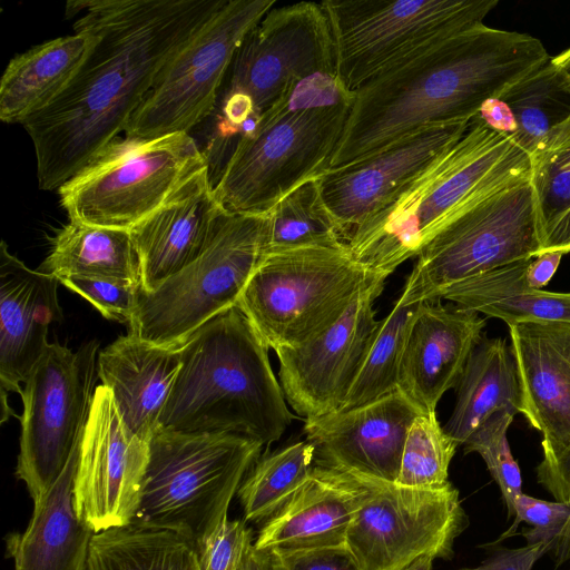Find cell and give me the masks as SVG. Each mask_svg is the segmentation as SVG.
<instances>
[{
	"label": "cell",
	"mask_w": 570,
	"mask_h": 570,
	"mask_svg": "<svg viewBox=\"0 0 570 570\" xmlns=\"http://www.w3.org/2000/svg\"><path fill=\"white\" fill-rule=\"evenodd\" d=\"M541 250L529 180L494 191L458 215L419 254L401 298L412 304Z\"/></svg>",
	"instance_id": "cell-12"
},
{
	"label": "cell",
	"mask_w": 570,
	"mask_h": 570,
	"mask_svg": "<svg viewBox=\"0 0 570 570\" xmlns=\"http://www.w3.org/2000/svg\"><path fill=\"white\" fill-rule=\"evenodd\" d=\"M262 448L243 434L158 428L149 441L132 523L175 531L198 544L227 518L229 503Z\"/></svg>",
	"instance_id": "cell-6"
},
{
	"label": "cell",
	"mask_w": 570,
	"mask_h": 570,
	"mask_svg": "<svg viewBox=\"0 0 570 570\" xmlns=\"http://www.w3.org/2000/svg\"><path fill=\"white\" fill-rule=\"evenodd\" d=\"M73 29V35L36 45L9 61L0 81L1 121L22 125L65 90L95 41L87 28Z\"/></svg>",
	"instance_id": "cell-28"
},
{
	"label": "cell",
	"mask_w": 570,
	"mask_h": 570,
	"mask_svg": "<svg viewBox=\"0 0 570 570\" xmlns=\"http://www.w3.org/2000/svg\"><path fill=\"white\" fill-rule=\"evenodd\" d=\"M275 0H226L173 55L130 118L125 136L155 139L191 130L216 108L234 55Z\"/></svg>",
	"instance_id": "cell-13"
},
{
	"label": "cell",
	"mask_w": 570,
	"mask_h": 570,
	"mask_svg": "<svg viewBox=\"0 0 570 570\" xmlns=\"http://www.w3.org/2000/svg\"><path fill=\"white\" fill-rule=\"evenodd\" d=\"M149 458V443L122 421L110 391L97 385L80 444L75 504L95 532L134 522Z\"/></svg>",
	"instance_id": "cell-16"
},
{
	"label": "cell",
	"mask_w": 570,
	"mask_h": 570,
	"mask_svg": "<svg viewBox=\"0 0 570 570\" xmlns=\"http://www.w3.org/2000/svg\"><path fill=\"white\" fill-rule=\"evenodd\" d=\"M552 548L551 543L542 542L520 548L494 544L491 553L480 566L456 570H532L534 563Z\"/></svg>",
	"instance_id": "cell-43"
},
{
	"label": "cell",
	"mask_w": 570,
	"mask_h": 570,
	"mask_svg": "<svg viewBox=\"0 0 570 570\" xmlns=\"http://www.w3.org/2000/svg\"><path fill=\"white\" fill-rule=\"evenodd\" d=\"M552 60L556 65H558L570 78V48L562 51L556 57H552Z\"/></svg>",
	"instance_id": "cell-49"
},
{
	"label": "cell",
	"mask_w": 570,
	"mask_h": 570,
	"mask_svg": "<svg viewBox=\"0 0 570 570\" xmlns=\"http://www.w3.org/2000/svg\"><path fill=\"white\" fill-rule=\"evenodd\" d=\"M380 277L362 289L344 314L314 340L275 351L285 399L298 415L320 417L340 411L373 342L381 320L374 302Z\"/></svg>",
	"instance_id": "cell-17"
},
{
	"label": "cell",
	"mask_w": 570,
	"mask_h": 570,
	"mask_svg": "<svg viewBox=\"0 0 570 570\" xmlns=\"http://www.w3.org/2000/svg\"><path fill=\"white\" fill-rule=\"evenodd\" d=\"M265 553L271 570H365L346 546Z\"/></svg>",
	"instance_id": "cell-42"
},
{
	"label": "cell",
	"mask_w": 570,
	"mask_h": 570,
	"mask_svg": "<svg viewBox=\"0 0 570 570\" xmlns=\"http://www.w3.org/2000/svg\"><path fill=\"white\" fill-rule=\"evenodd\" d=\"M239 570H271L267 553L257 550L252 543L244 556Z\"/></svg>",
	"instance_id": "cell-46"
},
{
	"label": "cell",
	"mask_w": 570,
	"mask_h": 570,
	"mask_svg": "<svg viewBox=\"0 0 570 570\" xmlns=\"http://www.w3.org/2000/svg\"><path fill=\"white\" fill-rule=\"evenodd\" d=\"M455 387V405L443 429L458 445H463L495 412L522 411L517 365L510 346L501 337L481 338Z\"/></svg>",
	"instance_id": "cell-29"
},
{
	"label": "cell",
	"mask_w": 570,
	"mask_h": 570,
	"mask_svg": "<svg viewBox=\"0 0 570 570\" xmlns=\"http://www.w3.org/2000/svg\"><path fill=\"white\" fill-rule=\"evenodd\" d=\"M59 282L87 299L110 321L129 324L136 311L141 285L125 279L71 275Z\"/></svg>",
	"instance_id": "cell-39"
},
{
	"label": "cell",
	"mask_w": 570,
	"mask_h": 570,
	"mask_svg": "<svg viewBox=\"0 0 570 570\" xmlns=\"http://www.w3.org/2000/svg\"><path fill=\"white\" fill-rule=\"evenodd\" d=\"M530 178L541 250L570 252V120L554 128L530 155Z\"/></svg>",
	"instance_id": "cell-33"
},
{
	"label": "cell",
	"mask_w": 570,
	"mask_h": 570,
	"mask_svg": "<svg viewBox=\"0 0 570 570\" xmlns=\"http://www.w3.org/2000/svg\"><path fill=\"white\" fill-rule=\"evenodd\" d=\"M88 570H199L195 543L166 529L128 524L94 535Z\"/></svg>",
	"instance_id": "cell-32"
},
{
	"label": "cell",
	"mask_w": 570,
	"mask_h": 570,
	"mask_svg": "<svg viewBox=\"0 0 570 570\" xmlns=\"http://www.w3.org/2000/svg\"><path fill=\"white\" fill-rule=\"evenodd\" d=\"M538 482L557 501H570V448L553 462L535 468Z\"/></svg>",
	"instance_id": "cell-44"
},
{
	"label": "cell",
	"mask_w": 570,
	"mask_h": 570,
	"mask_svg": "<svg viewBox=\"0 0 570 570\" xmlns=\"http://www.w3.org/2000/svg\"><path fill=\"white\" fill-rule=\"evenodd\" d=\"M318 73L335 75L331 27L321 2L271 9L232 60L216 105L219 145L232 141L234 150L299 81Z\"/></svg>",
	"instance_id": "cell-7"
},
{
	"label": "cell",
	"mask_w": 570,
	"mask_h": 570,
	"mask_svg": "<svg viewBox=\"0 0 570 570\" xmlns=\"http://www.w3.org/2000/svg\"><path fill=\"white\" fill-rule=\"evenodd\" d=\"M473 118L530 156L554 128L570 120V78L550 57L488 100Z\"/></svg>",
	"instance_id": "cell-27"
},
{
	"label": "cell",
	"mask_w": 570,
	"mask_h": 570,
	"mask_svg": "<svg viewBox=\"0 0 570 570\" xmlns=\"http://www.w3.org/2000/svg\"><path fill=\"white\" fill-rule=\"evenodd\" d=\"M549 58L539 39L484 23L423 50L354 91L331 168L424 128L470 121L488 100Z\"/></svg>",
	"instance_id": "cell-2"
},
{
	"label": "cell",
	"mask_w": 570,
	"mask_h": 570,
	"mask_svg": "<svg viewBox=\"0 0 570 570\" xmlns=\"http://www.w3.org/2000/svg\"><path fill=\"white\" fill-rule=\"evenodd\" d=\"M80 444L81 440L57 481L33 502L27 529L7 537L14 570H88L96 533L80 519L75 504Z\"/></svg>",
	"instance_id": "cell-26"
},
{
	"label": "cell",
	"mask_w": 570,
	"mask_h": 570,
	"mask_svg": "<svg viewBox=\"0 0 570 570\" xmlns=\"http://www.w3.org/2000/svg\"><path fill=\"white\" fill-rule=\"evenodd\" d=\"M335 75L351 92L423 50L483 23L497 0H325Z\"/></svg>",
	"instance_id": "cell-11"
},
{
	"label": "cell",
	"mask_w": 570,
	"mask_h": 570,
	"mask_svg": "<svg viewBox=\"0 0 570 570\" xmlns=\"http://www.w3.org/2000/svg\"><path fill=\"white\" fill-rule=\"evenodd\" d=\"M252 544V530L242 520L226 518L206 539L196 544L199 570H239Z\"/></svg>",
	"instance_id": "cell-41"
},
{
	"label": "cell",
	"mask_w": 570,
	"mask_h": 570,
	"mask_svg": "<svg viewBox=\"0 0 570 570\" xmlns=\"http://www.w3.org/2000/svg\"><path fill=\"white\" fill-rule=\"evenodd\" d=\"M515 412L503 409L490 416L463 444L465 453H478L499 485L509 517L514 514V501L522 492L521 471L512 455L508 430Z\"/></svg>",
	"instance_id": "cell-38"
},
{
	"label": "cell",
	"mask_w": 570,
	"mask_h": 570,
	"mask_svg": "<svg viewBox=\"0 0 570 570\" xmlns=\"http://www.w3.org/2000/svg\"><path fill=\"white\" fill-rule=\"evenodd\" d=\"M552 550L557 564L570 563V514Z\"/></svg>",
	"instance_id": "cell-47"
},
{
	"label": "cell",
	"mask_w": 570,
	"mask_h": 570,
	"mask_svg": "<svg viewBox=\"0 0 570 570\" xmlns=\"http://www.w3.org/2000/svg\"><path fill=\"white\" fill-rule=\"evenodd\" d=\"M531 259L514 262L458 283L441 299L500 318L508 327L524 322L570 323V293L529 286L525 274Z\"/></svg>",
	"instance_id": "cell-30"
},
{
	"label": "cell",
	"mask_w": 570,
	"mask_h": 570,
	"mask_svg": "<svg viewBox=\"0 0 570 570\" xmlns=\"http://www.w3.org/2000/svg\"><path fill=\"white\" fill-rule=\"evenodd\" d=\"M314 465L315 450L307 441L257 460L237 491L245 520H268L309 478Z\"/></svg>",
	"instance_id": "cell-34"
},
{
	"label": "cell",
	"mask_w": 570,
	"mask_h": 570,
	"mask_svg": "<svg viewBox=\"0 0 570 570\" xmlns=\"http://www.w3.org/2000/svg\"><path fill=\"white\" fill-rule=\"evenodd\" d=\"M59 279L27 267L0 246V381L1 391L21 394L32 367L43 355L48 328L61 322Z\"/></svg>",
	"instance_id": "cell-23"
},
{
	"label": "cell",
	"mask_w": 570,
	"mask_h": 570,
	"mask_svg": "<svg viewBox=\"0 0 570 570\" xmlns=\"http://www.w3.org/2000/svg\"><path fill=\"white\" fill-rule=\"evenodd\" d=\"M178 348L181 364L159 428L243 434L265 445L292 423L268 346L237 306L207 322Z\"/></svg>",
	"instance_id": "cell-4"
},
{
	"label": "cell",
	"mask_w": 570,
	"mask_h": 570,
	"mask_svg": "<svg viewBox=\"0 0 570 570\" xmlns=\"http://www.w3.org/2000/svg\"><path fill=\"white\" fill-rule=\"evenodd\" d=\"M509 331L521 414L542 434L546 465L570 448V323L524 322Z\"/></svg>",
	"instance_id": "cell-20"
},
{
	"label": "cell",
	"mask_w": 570,
	"mask_h": 570,
	"mask_svg": "<svg viewBox=\"0 0 570 570\" xmlns=\"http://www.w3.org/2000/svg\"><path fill=\"white\" fill-rule=\"evenodd\" d=\"M39 271L58 279L81 275L118 278L141 285L140 262L129 230L73 220L57 232Z\"/></svg>",
	"instance_id": "cell-31"
},
{
	"label": "cell",
	"mask_w": 570,
	"mask_h": 570,
	"mask_svg": "<svg viewBox=\"0 0 570 570\" xmlns=\"http://www.w3.org/2000/svg\"><path fill=\"white\" fill-rule=\"evenodd\" d=\"M433 560L432 556H423L399 570H432Z\"/></svg>",
	"instance_id": "cell-48"
},
{
	"label": "cell",
	"mask_w": 570,
	"mask_h": 570,
	"mask_svg": "<svg viewBox=\"0 0 570 570\" xmlns=\"http://www.w3.org/2000/svg\"><path fill=\"white\" fill-rule=\"evenodd\" d=\"M268 213L224 210L193 263L153 291L140 287L128 334L177 348L236 305L265 250Z\"/></svg>",
	"instance_id": "cell-9"
},
{
	"label": "cell",
	"mask_w": 570,
	"mask_h": 570,
	"mask_svg": "<svg viewBox=\"0 0 570 570\" xmlns=\"http://www.w3.org/2000/svg\"><path fill=\"white\" fill-rule=\"evenodd\" d=\"M530 170L525 151L472 118L460 139L352 232L347 247L360 265L387 277L463 210L529 180Z\"/></svg>",
	"instance_id": "cell-3"
},
{
	"label": "cell",
	"mask_w": 570,
	"mask_h": 570,
	"mask_svg": "<svg viewBox=\"0 0 570 570\" xmlns=\"http://www.w3.org/2000/svg\"><path fill=\"white\" fill-rule=\"evenodd\" d=\"M356 479L360 500L345 544L365 570H399L423 556L452 558L468 517L450 482L420 489Z\"/></svg>",
	"instance_id": "cell-15"
},
{
	"label": "cell",
	"mask_w": 570,
	"mask_h": 570,
	"mask_svg": "<svg viewBox=\"0 0 570 570\" xmlns=\"http://www.w3.org/2000/svg\"><path fill=\"white\" fill-rule=\"evenodd\" d=\"M225 208L214 193L209 167L177 188L129 229L137 250L141 289L153 291L200 256Z\"/></svg>",
	"instance_id": "cell-22"
},
{
	"label": "cell",
	"mask_w": 570,
	"mask_h": 570,
	"mask_svg": "<svg viewBox=\"0 0 570 570\" xmlns=\"http://www.w3.org/2000/svg\"><path fill=\"white\" fill-rule=\"evenodd\" d=\"M318 178L303 183L268 212L265 250L346 244L322 197Z\"/></svg>",
	"instance_id": "cell-35"
},
{
	"label": "cell",
	"mask_w": 570,
	"mask_h": 570,
	"mask_svg": "<svg viewBox=\"0 0 570 570\" xmlns=\"http://www.w3.org/2000/svg\"><path fill=\"white\" fill-rule=\"evenodd\" d=\"M470 121L431 126L320 176L325 205L344 232L376 213L404 185L465 132Z\"/></svg>",
	"instance_id": "cell-19"
},
{
	"label": "cell",
	"mask_w": 570,
	"mask_h": 570,
	"mask_svg": "<svg viewBox=\"0 0 570 570\" xmlns=\"http://www.w3.org/2000/svg\"><path fill=\"white\" fill-rule=\"evenodd\" d=\"M353 95L335 75L299 81L238 140L214 184L218 203L233 213H268L331 169Z\"/></svg>",
	"instance_id": "cell-5"
},
{
	"label": "cell",
	"mask_w": 570,
	"mask_h": 570,
	"mask_svg": "<svg viewBox=\"0 0 570 570\" xmlns=\"http://www.w3.org/2000/svg\"><path fill=\"white\" fill-rule=\"evenodd\" d=\"M209 161L187 132L117 137L59 189L69 220L129 230Z\"/></svg>",
	"instance_id": "cell-10"
},
{
	"label": "cell",
	"mask_w": 570,
	"mask_h": 570,
	"mask_svg": "<svg viewBox=\"0 0 570 570\" xmlns=\"http://www.w3.org/2000/svg\"><path fill=\"white\" fill-rule=\"evenodd\" d=\"M458 446L440 425L435 412L419 414L409 429L395 483L420 489L446 485Z\"/></svg>",
	"instance_id": "cell-37"
},
{
	"label": "cell",
	"mask_w": 570,
	"mask_h": 570,
	"mask_svg": "<svg viewBox=\"0 0 570 570\" xmlns=\"http://www.w3.org/2000/svg\"><path fill=\"white\" fill-rule=\"evenodd\" d=\"M570 514V501H547L521 493L514 501V521L498 540L513 535L521 522L529 524L521 531L527 544L554 546Z\"/></svg>",
	"instance_id": "cell-40"
},
{
	"label": "cell",
	"mask_w": 570,
	"mask_h": 570,
	"mask_svg": "<svg viewBox=\"0 0 570 570\" xmlns=\"http://www.w3.org/2000/svg\"><path fill=\"white\" fill-rule=\"evenodd\" d=\"M563 255L561 252H544L533 257L525 274L529 286L542 289L556 274Z\"/></svg>",
	"instance_id": "cell-45"
},
{
	"label": "cell",
	"mask_w": 570,
	"mask_h": 570,
	"mask_svg": "<svg viewBox=\"0 0 570 570\" xmlns=\"http://www.w3.org/2000/svg\"><path fill=\"white\" fill-rule=\"evenodd\" d=\"M99 344L49 343L22 385L16 474L33 502L57 481L81 440L96 390Z\"/></svg>",
	"instance_id": "cell-14"
},
{
	"label": "cell",
	"mask_w": 570,
	"mask_h": 570,
	"mask_svg": "<svg viewBox=\"0 0 570 570\" xmlns=\"http://www.w3.org/2000/svg\"><path fill=\"white\" fill-rule=\"evenodd\" d=\"M360 493L356 476L315 463L309 478L265 521L253 544L263 552L346 546Z\"/></svg>",
	"instance_id": "cell-24"
},
{
	"label": "cell",
	"mask_w": 570,
	"mask_h": 570,
	"mask_svg": "<svg viewBox=\"0 0 570 570\" xmlns=\"http://www.w3.org/2000/svg\"><path fill=\"white\" fill-rule=\"evenodd\" d=\"M226 0H78L66 16L94 45L65 90L22 126L38 186L57 190L119 134L184 42Z\"/></svg>",
	"instance_id": "cell-1"
},
{
	"label": "cell",
	"mask_w": 570,
	"mask_h": 570,
	"mask_svg": "<svg viewBox=\"0 0 570 570\" xmlns=\"http://www.w3.org/2000/svg\"><path fill=\"white\" fill-rule=\"evenodd\" d=\"M419 304H407L399 297L389 315L381 320L341 410L360 406L397 390L401 360Z\"/></svg>",
	"instance_id": "cell-36"
},
{
	"label": "cell",
	"mask_w": 570,
	"mask_h": 570,
	"mask_svg": "<svg viewBox=\"0 0 570 570\" xmlns=\"http://www.w3.org/2000/svg\"><path fill=\"white\" fill-rule=\"evenodd\" d=\"M485 318L445 306L441 298L420 302L405 342L397 390L421 413L435 412L443 394L455 387L482 338Z\"/></svg>",
	"instance_id": "cell-21"
},
{
	"label": "cell",
	"mask_w": 570,
	"mask_h": 570,
	"mask_svg": "<svg viewBox=\"0 0 570 570\" xmlns=\"http://www.w3.org/2000/svg\"><path fill=\"white\" fill-rule=\"evenodd\" d=\"M179 348L134 335L118 337L98 354L97 372L128 429L149 443L180 368Z\"/></svg>",
	"instance_id": "cell-25"
},
{
	"label": "cell",
	"mask_w": 570,
	"mask_h": 570,
	"mask_svg": "<svg viewBox=\"0 0 570 570\" xmlns=\"http://www.w3.org/2000/svg\"><path fill=\"white\" fill-rule=\"evenodd\" d=\"M421 414L399 390L372 402L305 420L315 463L395 483L409 429Z\"/></svg>",
	"instance_id": "cell-18"
},
{
	"label": "cell",
	"mask_w": 570,
	"mask_h": 570,
	"mask_svg": "<svg viewBox=\"0 0 570 570\" xmlns=\"http://www.w3.org/2000/svg\"><path fill=\"white\" fill-rule=\"evenodd\" d=\"M380 277L347 244L264 250L235 306L268 348L297 347L332 326Z\"/></svg>",
	"instance_id": "cell-8"
}]
</instances>
